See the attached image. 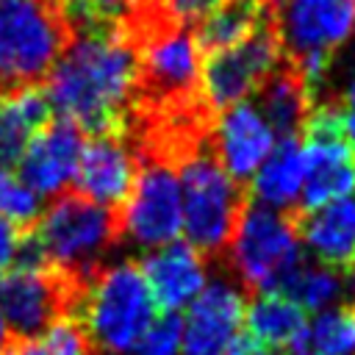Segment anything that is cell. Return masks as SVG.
I'll list each match as a JSON object with an SVG mask.
<instances>
[{
  "label": "cell",
  "instance_id": "cell-1",
  "mask_svg": "<svg viewBox=\"0 0 355 355\" xmlns=\"http://www.w3.org/2000/svg\"><path fill=\"white\" fill-rule=\"evenodd\" d=\"M50 111L89 136L128 133L136 53L119 33H75L44 80Z\"/></svg>",
  "mask_w": 355,
  "mask_h": 355
},
{
  "label": "cell",
  "instance_id": "cell-2",
  "mask_svg": "<svg viewBox=\"0 0 355 355\" xmlns=\"http://www.w3.org/2000/svg\"><path fill=\"white\" fill-rule=\"evenodd\" d=\"M75 319L83 324L92 349L108 355L136 352L144 330L155 319V300L139 261L100 266L92 277Z\"/></svg>",
  "mask_w": 355,
  "mask_h": 355
},
{
  "label": "cell",
  "instance_id": "cell-3",
  "mask_svg": "<svg viewBox=\"0 0 355 355\" xmlns=\"http://www.w3.org/2000/svg\"><path fill=\"white\" fill-rule=\"evenodd\" d=\"M69 42L61 0H0V94L47 80Z\"/></svg>",
  "mask_w": 355,
  "mask_h": 355
},
{
  "label": "cell",
  "instance_id": "cell-4",
  "mask_svg": "<svg viewBox=\"0 0 355 355\" xmlns=\"http://www.w3.org/2000/svg\"><path fill=\"white\" fill-rule=\"evenodd\" d=\"M252 294H283L294 269L305 261L288 211L247 200L230 244L222 255Z\"/></svg>",
  "mask_w": 355,
  "mask_h": 355
},
{
  "label": "cell",
  "instance_id": "cell-5",
  "mask_svg": "<svg viewBox=\"0 0 355 355\" xmlns=\"http://www.w3.org/2000/svg\"><path fill=\"white\" fill-rule=\"evenodd\" d=\"M180 194L186 241L205 258L225 255L250 200L247 186L236 183L216 161L211 144H205L180 164Z\"/></svg>",
  "mask_w": 355,
  "mask_h": 355
},
{
  "label": "cell",
  "instance_id": "cell-6",
  "mask_svg": "<svg viewBox=\"0 0 355 355\" xmlns=\"http://www.w3.org/2000/svg\"><path fill=\"white\" fill-rule=\"evenodd\" d=\"M44 261L72 272H97L100 255L122 239L119 216L78 191L61 194L28 227Z\"/></svg>",
  "mask_w": 355,
  "mask_h": 355
},
{
  "label": "cell",
  "instance_id": "cell-7",
  "mask_svg": "<svg viewBox=\"0 0 355 355\" xmlns=\"http://www.w3.org/2000/svg\"><path fill=\"white\" fill-rule=\"evenodd\" d=\"M302 164L305 180L297 208H319L324 202L352 197L355 191V144L344 133L341 108L336 100L316 103L302 130Z\"/></svg>",
  "mask_w": 355,
  "mask_h": 355
},
{
  "label": "cell",
  "instance_id": "cell-8",
  "mask_svg": "<svg viewBox=\"0 0 355 355\" xmlns=\"http://www.w3.org/2000/svg\"><path fill=\"white\" fill-rule=\"evenodd\" d=\"M283 44L275 28V11L239 44L202 55L200 100L216 116L219 111L247 100L283 61Z\"/></svg>",
  "mask_w": 355,
  "mask_h": 355
},
{
  "label": "cell",
  "instance_id": "cell-9",
  "mask_svg": "<svg viewBox=\"0 0 355 355\" xmlns=\"http://www.w3.org/2000/svg\"><path fill=\"white\" fill-rule=\"evenodd\" d=\"M139 172L125 205L116 211L122 239L141 247H164L183 233V194L180 169L169 158L136 153Z\"/></svg>",
  "mask_w": 355,
  "mask_h": 355
},
{
  "label": "cell",
  "instance_id": "cell-10",
  "mask_svg": "<svg viewBox=\"0 0 355 355\" xmlns=\"http://www.w3.org/2000/svg\"><path fill=\"white\" fill-rule=\"evenodd\" d=\"M275 28L286 58L333 55L355 33V0H283L275 8Z\"/></svg>",
  "mask_w": 355,
  "mask_h": 355
},
{
  "label": "cell",
  "instance_id": "cell-11",
  "mask_svg": "<svg viewBox=\"0 0 355 355\" xmlns=\"http://www.w3.org/2000/svg\"><path fill=\"white\" fill-rule=\"evenodd\" d=\"M139 172L136 147L128 133H103L92 136L83 144L72 186L80 197L119 211L133 189Z\"/></svg>",
  "mask_w": 355,
  "mask_h": 355
},
{
  "label": "cell",
  "instance_id": "cell-12",
  "mask_svg": "<svg viewBox=\"0 0 355 355\" xmlns=\"http://www.w3.org/2000/svg\"><path fill=\"white\" fill-rule=\"evenodd\" d=\"M277 136L258 111L255 103H236L216 114L211 130V150L222 169L241 186L258 172V166L272 153Z\"/></svg>",
  "mask_w": 355,
  "mask_h": 355
},
{
  "label": "cell",
  "instance_id": "cell-13",
  "mask_svg": "<svg viewBox=\"0 0 355 355\" xmlns=\"http://www.w3.org/2000/svg\"><path fill=\"white\" fill-rule=\"evenodd\" d=\"M244 291L227 280H214L189 302L183 322V355H225L244 322Z\"/></svg>",
  "mask_w": 355,
  "mask_h": 355
},
{
  "label": "cell",
  "instance_id": "cell-14",
  "mask_svg": "<svg viewBox=\"0 0 355 355\" xmlns=\"http://www.w3.org/2000/svg\"><path fill=\"white\" fill-rule=\"evenodd\" d=\"M83 144L80 128L67 119H50L25 147L19 158V178L36 194H58L72 183Z\"/></svg>",
  "mask_w": 355,
  "mask_h": 355
},
{
  "label": "cell",
  "instance_id": "cell-15",
  "mask_svg": "<svg viewBox=\"0 0 355 355\" xmlns=\"http://www.w3.org/2000/svg\"><path fill=\"white\" fill-rule=\"evenodd\" d=\"M286 211L300 244H305L319 263L349 275L355 261V197H341L311 211L297 205Z\"/></svg>",
  "mask_w": 355,
  "mask_h": 355
},
{
  "label": "cell",
  "instance_id": "cell-16",
  "mask_svg": "<svg viewBox=\"0 0 355 355\" xmlns=\"http://www.w3.org/2000/svg\"><path fill=\"white\" fill-rule=\"evenodd\" d=\"M150 294L161 311L189 305L205 286V255L189 241H172L139 261Z\"/></svg>",
  "mask_w": 355,
  "mask_h": 355
},
{
  "label": "cell",
  "instance_id": "cell-17",
  "mask_svg": "<svg viewBox=\"0 0 355 355\" xmlns=\"http://www.w3.org/2000/svg\"><path fill=\"white\" fill-rule=\"evenodd\" d=\"M255 94H258V103H255L258 111L280 139L300 136L308 114L319 103L313 89L305 83V78L297 72V67L286 55Z\"/></svg>",
  "mask_w": 355,
  "mask_h": 355
},
{
  "label": "cell",
  "instance_id": "cell-18",
  "mask_svg": "<svg viewBox=\"0 0 355 355\" xmlns=\"http://www.w3.org/2000/svg\"><path fill=\"white\" fill-rule=\"evenodd\" d=\"M302 180H305V164H302L300 136H286V139L275 141L266 161L250 178L247 191L255 202L286 211V208L297 205V197L302 191Z\"/></svg>",
  "mask_w": 355,
  "mask_h": 355
},
{
  "label": "cell",
  "instance_id": "cell-19",
  "mask_svg": "<svg viewBox=\"0 0 355 355\" xmlns=\"http://www.w3.org/2000/svg\"><path fill=\"white\" fill-rule=\"evenodd\" d=\"M50 103L44 89L25 86L0 94V166L19 164L31 139L50 122Z\"/></svg>",
  "mask_w": 355,
  "mask_h": 355
},
{
  "label": "cell",
  "instance_id": "cell-20",
  "mask_svg": "<svg viewBox=\"0 0 355 355\" xmlns=\"http://www.w3.org/2000/svg\"><path fill=\"white\" fill-rule=\"evenodd\" d=\"M244 322L250 333L269 347H291L308 327L305 311L294 300L272 291L255 294V300L244 311Z\"/></svg>",
  "mask_w": 355,
  "mask_h": 355
},
{
  "label": "cell",
  "instance_id": "cell-21",
  "mask_svg": "<svg viewBox=\"0 0 355 355\" xmlns=\"http://www.w3.org/2000/svg\"><path fill=\"white\" fill-rule=\"evenodd\" d=\"M291 355H355V302L322 311L288 347Z\"/></svg>",
  "mask_w": 355,
  "mask_h": 355
},
{
  "label": "cell",
  "instance_id": "cell-22",
  "mask_svg": "<svg viewBox=\"0 0 355 355\" xmlns=\"http://www.w3.org/2000/svg\"><path fill=\"white\" fill-rule=\"evenodd\" d=\"M338 294H341V272L308 261H302L294 269V275L283 288V297L294 300L302 311H322L330 302H336Z\"/></svg>",
  "mask_w": 355,
  "mask_h": 355
},
{
  "label": "cell",
  "instance_id": "cell-23",
  "mask_svg": "<svg viewBox=\"0 0 355 355\" xmlns=\"http://www.w3.org/2000/svg\"><path fill=\"white\" fill-rule=\"evenodd\" d=\"M225 3L227 0H133L125 22H166L194 31Z\"/></svg>",
  "mask_w": 355,
  "mask_h": 355
},
{
  "label": "cell",
  "instance_id": "cell-24",
  "mask_svg": "<svg viewBox=\"0 0 355 355\" xmlns=\"http://www.w3.org/2000/svg\"><path fill=\"white\" fill-rule=\"evenodd\" d=\"M8 355H92V341L75 316H64L33 338H14Z\"/></svg>",
  "mask_w": 355,
  "mask_h": 355
},
{
  "label": "cell",
  "instance_id": "cell-25",
  "mask_svg": "<svg viewBox=\"0 0 355 355\" xmlns=\"http://www.w3.org/2000/svg\"><path fill=\"white\" fill-rule=\"evenodd\" d=\"M39 214H42L39 194L28 189L19 175L0 166V216H6L8 222L25 230L39 219Z\"/></svg>",
  "mask_w": 355,
  "mask_h": 355
},
{
  "label": "cell",
  "instance_id": "cell-26",
  "mask_svg": "<svg viewBox=\"0 0 355 355\" xmlns=\"http://www.w3.org/2000/svg\"><path fill=\"white\" fill-rule=\"evenodd\" d=\"M180 338H183V319L178 316V311H164L144 330L136 355H175L180 349Z\"/></svg>",
  "mask_w": 355,
  "mask_h": 355
},
{
  "label": "cell",
  "instance_id": "cell-27",
  "mask_svg": "<svg viewBox=\"0 0 355 355\" xmlns=\"http://www.w3.org/2000/svg\"><path fill=\"white\" fill-rule=\"evenodd\" d=\"M19 239H22V227H17L6 216H0V275H6L14 266L17 250H19Z\"/></svg>",
  "mask_w": 355,
  "mask_h": 355
},
{
  "label": "cell",
  "instance_id": "cell-28",
  "mask_svg": "<svg viewBox=\"0 0 355 355\" xmlns=\"http://www.w3.org/2000/svg\"><path fill=\"white\" fill-rule=\"evenodd\" d=\"M225 355H283L277 347H269L263 344L261 338H255L252 333H239L230 347L225 349Z\"/></svg>",
  "mask_w": 355,
  "mask_h": 355
},
{
  "label": "cell",
  "instance_id": "cell-29",
  "mask_svg": "<svg viewBox=\"0 0 355 355\" xmlns=\"http://www.w3.org/2000/svg\"><path fill=\"white\" fill-rule=\"evenodd\" d=\"M338 108H341L344 133H347V136H349V141L355 144V80L347 86V92H344V97H341Z\"/></svg>",
  "mask_w": 355,
  "mask_h": 355
},
{
  "label": "cell",
  "instance_id": "cell-30",
  "mask_svg": "<svg viewBox=\"0 0 355 355\" xmlns=\"http://www.w3.org/2000/svg\"><path fill=\"white\" fill-rule=\"evenodd\" d=\"M11 344H14V336H11V330H8V324H6V319L0 313V355H8Z\"/></svg>",
  "mask_w": 355,
  "mask_h": 355
},
{
  "label": "cell",
  "instance_id": "cell-31",
  "mask_svg": "<svg viewBox=\"0 0 355 355\" xmlns=\"http://www.w3.org/2000/svg\"><path fill=\"white\" fill-rule=\"evenodd\" d=\"M349 275H352V283H355V261H352V269H349Z\"/></svg>",
  "mask_w": 355,
  "mask_h": 355
}]
</instances>
